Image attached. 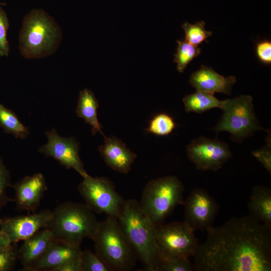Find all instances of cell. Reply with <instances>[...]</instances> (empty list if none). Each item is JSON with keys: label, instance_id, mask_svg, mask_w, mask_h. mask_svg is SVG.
<instances>
[{"label": "cell", "instance_id": "obj_1", "mask_svg": "<svg viewBox=\"0 0 271 271\" xmlns=\"http://www.w3.org/2000/svg\"><path fill=\"white\" fill-rule=\"evenodd\" d=\"M206 231L193 256L196 270H271L270 227L248 214Z\"/></svg>", "mask_w": 271, "mask_h": 271}, {"label": "cell", "instance_id": "obj_2", "mask_svg": "<svg viewBox=\"0 0 271 271\" xmlns=\"http://www.w3.org/2000/svg\"><path fill=\"white\" fill-rule=\"evenodd\" d=\"M117 220L146 270L159 271L162 259L155 240L156 226L140 203L133 199L125 200Z\"/></svg>", "mask_w": 271, "mask_h": 271}, {"label": "cell", "instance_id": "obj_3", "mask_svg": "<svg viewBox=\"0 0 271 271\" xmlns=\"http://www.w3.org/2000/svg\"><path fill=\"white\" fill-rule=\"evenodd\" d=\"M62 40L58 24L44 10L29 11L23 20L19 36V48L27 59H40L55 52Z\"/></svg>", "mask_w": 271, "mask_h": 271}, {"label": "cell", "instance_id": "obj_4", "mask_svg": "<svg viewBox=\"0 0 271 271\" xmlns=\"http://www.w3.org/2000/svg\"><path fill=\"white\" fill-rule=\"evenodd\" d=\"M99 222L86 204L67 201L58 205L52 211L47 228L54 240L80 247L84 239H92Z\"/></svg>", "mask_w": 271, "mask_h": 271}, {"label": "cell", "instance_id": "obj_5", "mask_svg": "<svg viewBox=\"0 0 271 271\" xmlns=\"http://www.w3.org/2000/svg\"><path fill=\"white\" fill-rule=\"evenodd\" d=\"M95 252L111 270L128 271L137 256L117 219L106 217L99 222L91 239Z\"/></svg>", "mask_w": 271, "mask_h": 271}, {"label": "cell", "instance_id": "obj_6", "mask_svg": "<svg viewBox=\"0 0 271 271\" xmlns=\"http://www.w3.org/2000/svg\"><path fill=\"white\" fill-rule=\"evenodd\" d=\"M184 191L183 184L175 176L154 179L144 188L140 205L157 226L164 223L177 205L183 204Z\"/></svg>", "mask_w": 271, "mask_h": 271}, {"label": "cell", "instance_id": "obj_7", "mask_svg": "<svg viewBox=\"0 0 271 271\" xmlns=\"http://www.w3.org/2000/svg\"><path fill=\"white\" fill-rule=\"evenodd\" d=\"M250 95H241L224 100L221 109L223 114L216 125L212 129L216 132L227 131L231 140L241 143L262 128L256 116Z\"/></svg>", "mask_w": 271, "mask_h": 271}, {"label": "cell", "instance_id": "obj_8", "mask_svg": "<svg viewBox=\"0 0 271 271\" xmlns=\"http://www.w3.org/2000/svg\"><path fill=\"white\" fill-rule=\"evenodd\" d=\"M194 231L184 221L156 226L155 240L162 261L193 257L199 244Z\"/></svg>", "mask_w": 271, "mask_h": 271}, {"label": "cell", "instance_id": "obj_9", "mask_svg": "<svg viewBox=\"0 0 271 271\" xmlns=\"http://www.w3.org/2000/svg\"><path fill=\"white\" fill-rule=\"evenodd\" d=\"M83 178L78 189L85 204L94 212L117 219L125 200L116 191L112 182L105 177L89 175Z\"/></svg>", "mask_w": 271, "mask_h": 271}, {"label": "cell", "instance_id": "obj_10", "mask_svg": "<svg viewBox=\"0 0 271 271\" xmlns=\"http://www.w3.org/2000/svg\"><path fill=\"white\" fill-rule=\"evenodd\" d=\"M189 160L201 170L216 171L232 157L228 145L218 139L200 137L187 147Z\"/></svg>", "mask_w": 271, "mask_h": 271}, {"label": "cell", "instance_id": "obj_11", "mask_svg": "<svg viewBox=\"0 0 271 271\" xmlns=\"http://www.w3.org/2000/svg\"><path fill=\"white\" fill-rule=\"evenodd\" d=\"M184 221L194 230H207L213 226L218 212L216 200L205 189H193L184 201Z\"/></svg>", "mask_w": 271, "mask_h": 271}, {"label": "cell", "instance_id": "obj_12", "mask_svg": "<svg viewBox=\"0 0 271 271\" xmlns=\"http://www.w3.org/2000/svg\"><path fill=\"white\" fill-rule=\"evenodd\" d=\"M46 144L39 149L46 156L51 157L67 169H72L84 177L88 175L79 155V144L73 137L63 138L55 129L46 132Z\"/></svg>", "mask_w": 271, "mask_h": 271}, {"label": "cell", "instance_id": "obj_13", "mask_svg": "<svg viewBox=\"0 0 271 271\" xmlns=\"http://www.w3.org/2000/svg\"><path fill=\"white\" fill-rule=\"evenodd\" d=\"M51 214L52 211L43 210L31 214L0 218V230L8 235L12 243H17L47 228Z\"/></svg>", "mask_w": 271, "mask_h": 271}, {"label": "cell", "instance_id": "obj_14", "mask_svg": "<svg viewBox=\"0 0 271 271\" xmlns=\"http://www.w3.org/2000/svg\"><path fill=\"white\" fill-rule=\"evenodd\" d=\"M11 186L15 191V201L17 209L33 212L39 206L47 190L45 177L40 173L26 176Z\"/></svg>", "mask_w": 271, "mask_h": 271}, {"label": "cell", "instance_id": "obj_15", "mask_svg": "<svg viewBox=\"0 0 271 271\" xmlns=\"http://www.w3.org/2000/svg\"><path fill=\"white\" fill-rule=\"evenodd\" d=\"M104 162L112 169L126 174L130 169L137 155L119 139L113 136L104 137V144L99 147Z\"/></svg>", "mask_w": 271, "mask_h": 271}, {"label": "cell", "instance_id": "obj_16", "mask_svg": "<svg viewBox=\"0 0 271 271\" xmlns=\"http://www.w3.org/2000/svg\"><path fill=\"white\" fill-rule=\"evenodd\" d=\"M236 80L234 76L225 77L212 68L202 65L199 70L192 74L189 82L197 91L213 94L222 93L230 95L232 86Z\"/></svg>", "mask_w": 271, "mask_h": 271}, {"label": "cell", "instance_id": "obj_17", "mask_svg": "<svg viewBox=\"0 0 271 271\" xmlns=\"http://www.w3.org/2000/svg\"><path fill=\"white\" fill-rule=\"evenodd\" d=\"M81 252L80 247L71 246L53 240L29 271H52L67 261L79 258Z\"/></svg>", "mask_w": 271, "mask_h": 271}, {"label": "cell", "instance_id": "obj_18", "mask_svg": "<svg viewBox=\"0 0 271 271\" xmlns=\"http://www.w3.org/2000/svg\"><path fill=\"white\" fill-rule=\"evenodd\" d=\"M53 240L51 232L46 228L24 240L19 249V259L23 266L22 270H29Z\"/></svg>", "mask_w": 271, "mask_h": 271}, {"label": "cell", "instance_id": "obj_19", "mask_svg": "<svg viewBox=\"0 0 271 271\" xmlns=\"http://www.w3.org/2000/svg\"><path fill=\"white\" fill-rule=\"evenodd\" d=\"M248 210L251 216L271 227V188L255 185L248 200Z\"/></svg>", "mask_w": 271, "mask_h": 271}, {"label": "cell", "instance_id": "obj_20", "mask_svg": "<svg viewBox=\"0 0 271 271\" xmlns=\"http://www.w3.org/2000/svg\"><path fill=\"white\" fill-rule=\"evenodd\" d=\"M98 102L94 94L87 88L79 92L76 113L78 116L82 118L85 122L91 126L93 135L97 132L105 137L102 132V126L97 118V109Z\"/></svg>", "mask_w": 271, "mask_h": 271}, {"label": "cell", "instance_id": "obj_21", "mask_svg": "<svg viewBox=\"0 0 271 271\" xmlns=\"http://www.w3.org/2000/svg\"><path fill=\"white\" fill-rule=\"evenodd\" d=\"M185 109L187 112L201 113L212 108H222L224 100H219L214 94L197 91L187 95L183 98Z\"/></svg>", "mask_w": 271, "mask_h": 271}, {"label": "cell", "instance_id": "obj_22", "mask_svg": "<svg viewBox=\"0 0 271 271\" xmlns=\"http://www.w3.org/2000/svg\"><path fill=\"white\" fill-rule=\"evenodd\" d=\"M0 127L16 138L25 139L29 134V128L20 121L16 113L1 103Z\"/></svg>", "mask_w": 271, "mask_h": 271}, {"label": "cell", "instance_id": "obj_23", "mask_svg": "<svg viewBox=\"0 0 271 271\" xmlns=\"http://www.w3.org/2000/svg\"><path fill=\"white\" fill-rule=\"evenodd\" d=\"M178 44L175 55L174 62L177 64V70L183 72L188 64L201 53V49L185 40L177 41Z\"/></svg>", "mask_w": 271, "mask_h": 271}, {"label": "cell", "instance_id": "obj_24", "mask_svg": "<svg viewBox=\"0 0 271 271\" xmlns=\"http://www.w3.org/2000/svg\"><path fill=\"white\" fill-rule=\"evenodd\" d=\"M176 127V123L169 114L160 113L155 115L150 121L147 132L159 136L170 134Z\"/></svg>", "mask_w": 271, "mask_h": 271}, {"label": "cell", "instance_id": "obj_25", "mask_svg": "<svg viewBox=\"0 0 271 271\" xmlns=\"http://www.w3.org/2000/svg\"><path fill=\"white\" fill-rule=\"evenodd\" d=\"M205 23L203 21L198 22L194 24L185 22L182 25L185 33V41L195 46L202 43L212 33L205 29Z\"/></svg>", "mask_w": 271, "mask_h": 271}, {"label": "cell", "instance_id": "obj_26", "mask_svg": "<svg viewBox=\"0 0 271 271\" xmlns=\"http://www.w3.org/2000/svg\"><path fill=\"white\" fill-rule=\"evenodd\" d=\"M80 259L82 271H110L96 253L90 249L81 251Z\"/></svg>", "mask_w": 271, "mask_h": 271}, {"label": "cell", "instance_id": "obj_27", "mask_svg": "<svg viewBox=\"0 0 271 271\" xmlns=\"http://www.w3.org/2000/svg\"><path fill=\"white\" fill-rule=\"evenodd\" d=\"M19 259V249L16 243L0 250V271H10L15 268Z\"/></svg>", "mask_w": 271, "mask_h": 271}, {"label": "cell", "instance_id": "obj_28", "mask_svg": "<svg viewBox=\"0 0 271 271\" xmlns=\"http://www.w3.org/2000/svg\"><path fill=\"white\" fill-rule=\"evenodd\" d=\"M9 26L7 15L0 6V56L3 57H8L10 53V45L7 39Z\"/></svg>", "mask_w": 271, "mask_h": 271}, {"label": "cell", "instance_id": "obj_29", "mask_svg": "<svg viewBox=\"0 0 271 271\" xmlns=\"http://www.w3.org/2000/svg\"><path fill=\"white\" fill-rule=\"evenodd\" d=\"M9 186H11L10 174L0 157V210L13 200L7 195L6 190Z\"/></svg>", "mask_w": 271, "mask_h": 271}, {"label": "cell", "instance_id": "obj_30", "mask_svg": "<svg viewBox=\"0 0 271 271\" xmlns=\"http://www.w3.org/2000/svg\"><path fill=\"white\" fill-rule=\"evenodd\" d=\"M194 266L189 259L174 258L163 260L159 271H191Z\"/></svg>", "mask_w": 271, "mask_h": 271}, {"label": "cell", "instance_id": "obj_31", "mask_svg": "<svg viewBox=\"0 0 271 271\" xmlns=\"http://www.w3.org/2000/svg\"><path fill=\"white\" fill-rule=\"evenodd\" d=\"M266 144L261 148L252 152V156L259 161L267 170L271 173V140L270 132H268V135L265 139Z\"/></svg>", "mask_w": 271, "mask_h": 271}, {"label": "cell", "instance_id": "obj_32", "mask_svg": "<svg viewBox=\"0 0 271 271\" xmlns=\"http://www.w3.org/2000/svg\"><path fill=\"white\" fill-rule=\"evenodd\" d=\"M258 59L263 63L269 65L271 63V42L263 40L256 44L255 49Z\"/></svg>", "mask_w": 271, "mask_h": 271}, {"label": "cell", "instance_id": "obj_33", "mask_svg": "<svg viewBox=\"0 0 271 271\" xmlns=\"http://www.w3.org/2000/svg\"><path fill=\"white\" fill-rule=\"evenodd\" d=\"M52 271H82L80 257L67 261L53 268Z\"/></svg>", "mask_w": 271, "mask_h": 271}, {"label": "cell", "instance_id": "obj_34", "mask_svg": "<svg viewBox=\"0 0 271 271\" xmlns=\"http://www.w3.org/2000/svg\"><path fill=\"white\" fill-rule=\"evenodd\" d=\"M12 244L8 235L0 230V250L9 247Z\"/></svg>", "mask_w": 271, "mask_h": 271}]
</instances>
